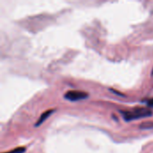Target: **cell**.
<instances>
[{"mask_svg": "<svg viewBox=\"0 0 153 153\" xmlns=\"http://www.w3.org/2000/svg\"><path fill=\"white\" fill-rule=\"evenodd\" d=\"M120 113L126 121H132L140 119L143 117H148L152 116V111L147 108H134L131 110H121Z\"/></svg>", "mask_w": 153, "mask_h": 153, "instance_id": "cell-1", "label": "cell"}, {"mask_svg": "<svg viewBox=\"0 0 153 153\" xmlns=\"http://www.w3.org/2000/svg\"><path fill=\"white\" fill-rule=\"evenodd\" d=\"M147 105L149 106V107H151V108H153V98L152 99H151V100H147Z\"/></svg>", "mask_w": 153, "mask_h": 153, "instance_id": "cell-6", "label": "cell"}, {"mask_svg": "<svg viewBox=\"0 0 153 153\" xmlns=\"http://www.w3.org/2000/svg\"><path fill=\"white\" fill-rule=\"evenodd\" d=\"M64 97L65 99L70 101H78L87 99L89 97V94L87 92L81 91H68Z\"/></svg>", "mask_w": 153, "mask_h": 153, "instance_id": "cell-2", "label": "cell"}, {"mask_svg": "<svg viewBox=\"0 0 153 153\" xmlns=\"http://www.w3.org/2000/svg\"><path fill=\"white\" fill-rule=\"evenodd\" d=\"M140 128L141 129H144V130H149V129H153V121L152 122H145L140 125Z\"/></svg>", "mask_w": 153, "mask_h": 153, "instance_id": "cell-4", "label": "cell"}, {"mask_svg": "<svg viewBox=\"0 0 153 153\" xmlns=\"http://www.w3.org/2000/svg\"><path fill=\"white\" fill-rule=\"evenodd\" d=\"M54 112H55V109H48V110L45 111L44 113H42V115H41L40 117L39 118L38 122L35 124V126H40L42 123H44V121H45L47 118H48Z\"/></svg>", "mask_w": 153, "mask_h": 153, "instance_id": "cell-3", "label": "cell"}, {"mask_svg": "<svg viewBox=\"0 0 153 153\" xmlns=\"http://www.w3.org/2000/svg\"><path fill=\"white\" fill-rule=\"evenodd\" d=\"M25 148L24 147H18V148H15L13 150H11L10 152L4 153H24L25 152Z\"/></svg>", "mask_w": 153, "mask_h": 153, "instance_id": "cell-5", "label": "cell"}]
</instances>
